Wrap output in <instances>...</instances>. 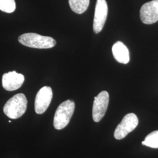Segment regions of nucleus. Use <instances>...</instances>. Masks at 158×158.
<instances>
[{"mask_svg": "<svg viewBox=\"0 0 158 158\" xmlns=\"http://www.w3.org/2000/svg\"><path fill=\"white\" fill-rule=\"evenodd\" d=\"M27 104V99L23 94H17L6 102L3 108L4 113L10 118H20L25 113Z\"/></svg>", "mask_w": 158, "mask_h": 158, "instance_id": "f03ea898", "label": "nucleus"}, {"mask_svg": "<svg viewBox=\"0 0 158 158\" xmlns=\"http://www.w3.org/2000/svg\"><path fill=\"white\" fill-rule=\"evenodd\" d=\"M69 3L73 11L76 14H81L87 10L90 0H69Z\"/></svg>", "mask_w": 158, "mask_h": 158, "instance_id": "9b49d317", "label": "nucleus"}, {"mask_svg": "<svg viewBox=\"0 0 158 158\" xmlns=\"http://www.w3.org/2000/svg\"><path fill=\"white\" fill-rule=\"evenodd\" d=\"M53 97L52 90L49 86H44L38 92L35 101V110L38 114L45 113L51 104Z\"/></svg>", "mask_w": 158, "mask_h": 158, "instance_id": "423d86ee", "label": "nucleus"}, {"mask_svg": "<svg viewBox=\"0 0 158 158\" xmlns=\"http://www.w3.org/2000/svg\"><path fill=\"white\" fill-rule=\"evenodd\" d=\"M8 122H9V123H11V121H8Z\"/></svg>", "mask_w": 158, "mask_h": 158, "instance_id": "4468645a", "label": "nucleus"}, {"mask_svg": "<svg viewBox=\"0 0 158 158\" xmlns=\"http://www.w3.org/2000/svg\"><path fill=\"white\" fill-rule=\"evenodd\" d=\"M109 103V94L106 91H102L94 98L93 106V118L98 123L105 115Z\"/></svg>", "mask_w": 158, "mask_h": 158, "instance_id": "39448f33", "label": "nucleus"}, {"mask_svg": "<svg viewBox=\"0 0 158 158\" xmlns=\"http://www.w3.org/2000/svg\"><path fill=\"white\" fill-rule=\"evenodd\" d=\"M25 80L23 75L18 73L15 71L4 74L2 79V86L6 90H16L19 89Z\"/></svg>", "mask_w": 158, "mask_h": 158, "instance_id": "1a4fd4ad", "label": "nucleus"}, {"mask_svg": "<svg viewBox=\"0 0 158 158\" xmlns=\"http://www.w3.org/2000/svg\"><path fill=\"white\" fill-rule=\"evenodd\" d=\"M140 18L142 23L147 25L158 21V0H153L142 6Z\"/></svg>", "mask_w": 158, "mask_h": 158, "instance_id": "6e6552de", "label": "nucleus"}, {"mask_svg": "<svg viewBox=\"0 0 158 158\" xmlns=\"http://www.w3.org/2000/svg\"><path fill=\"white\" fill-rule=\"evenodd\" d=\"M113 56L115 59L120 63L127 64L130 61V53L127 47L121 42L115 43L112 48Z\"/></svg>", "mask_w": 158, "mask_h": 158, "instance_id": "9d476101", "label": "nucleus"}, {"mask_svg": "<svg viewBox=\"0 0 158 158\" xmlns=\"http://www.w3.org/2000/svg\"><path fill=\"white\" fill-rule=\"evenodd\" d=\"M15 0H0V10L6 13H12L15 10Z\"/></svg>", "mask_w": 158, "mask_h": 158, "instance_id": "ddd939ff", "label": "nucleus"}, {"mask_svg": "<svg viewBox=\"0 0 158 158\" xmlns=\"http://www.w3.org/2000/svg\"><path fill=\"white\" fill-rule=\"evenodd\" d=\"M108 15L107 3L106 0H97L93 22V30L100 33L104 28Z\"/></svg>", "mask_w": 158, "mask_h": 158, "instance_id": "0eeeda50", "label": "nucleus"}, {"mask_svg": "<svg viewBox=\"0 0 158 158\" xmlns=\"http://www.w3.org/2000/svg\"><path fill=\"white\" fill-rule=\"evenodd\" d=\"M142 144L152 148H158V131H153L148 134L145 140L142 142Z\"/></svg>", "mask_w": 158, "mask_h": 158, "instance_id": "f8f14e48", "label": "nucleus"}, {"mask_svg": "<svg viewBox=\"0 0 158 158\" xmlns=\"http://www.w3.org/2000/svg\"><path fill=\"white\" fill-rule=\"evenodd\" d=\"M18 41L23 45L36 49H49L56 44V40L52 37L35 33L23 34L19 36Z\"/></svg>", "mask_w": 158, "mask_h": 158, "instance_id": "f257e3e1", "label": "nucleus"}, {"mask_svg": "<svg viewBox=\"0 0 158 158\" xmlns=\"http://www.w3.org/2000/svg\"><path fill=\"white\" fill-rule=\"evenodd\" d=\"M138 124V118L134 113L127 114L115 128L114 136L116 139L124 138L129 133L135 130Z\"/></svg>", "mask_w": 158, "mask_h": 158, "instance_id": "20e7f679", "label": "nucleus"}, {"mask_svg": "<svg viewBox=\"0 0 158 158\" xmlns=\"http://www.w3.org/2000/svg\"><path fill=\"white\" fill-rule=\"evenodd\" d=\"M74 109L75 103L70 100L63 102L59 106L53 119V125L55 129L62 130L68 125L72 117Z\"/></svg>", "mask_w": 158, "mask_h": 158, "instance_id": "7ed1b4c3", "label": "nucleus"}]
</instances>
